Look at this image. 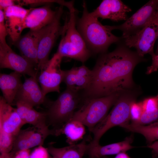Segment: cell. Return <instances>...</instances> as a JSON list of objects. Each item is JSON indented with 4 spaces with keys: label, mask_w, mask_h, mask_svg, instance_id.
<instances>
[{
    "label": "cell",
    "mask_w": 158,
    "mask_h": 158,
    "mask_svg": "<svg viewBox=\"0 0 158 158\" xmlns=\"http://www.w3.org/2000/svg\"><path fill=\"white\" fill-rule=\"evenodd\" d=\"M146 60L124 44L101 54L92 70L89 87L82 92L83 100L101 97L135 89L132 74L135 66Z\"/></svg>",
    "instance_id": "6da1fadb"
},
{
    "label": "cell",
    "mask_w": 158,
    "mask_h": 158,
    "mask_svg": "<svg viewBox=\"0 0 158 158\" xmlns=\"http://www.w3.org/2000/svg\"><path fill=\"white\" fill-rule=\"evenodd\" d=\"M81 18L77 23L78 30L90 51L95 54L106 53L111 44L119 42L121 37L113 35L107 27L99 22L87 10L84 2Z\"/></svg>",
    "instance_id": "7a4b0ae2"
},
{
    "label": "cell",
    "mask_w": 158,
    "mask_h": 158,
    "mask_svg": "<svg viewBox=\"0 0 158 158\" xmlns=\"http://www.w3.org/2000/svg\"><path fill=\"white\" fill-rule=\"evenodd\" d=\"M67 8L69 11V19L63 25L62 38L56 54L61 59L66 57L84 63L90 56L91 52L76 29V11L74 4Z\"/></svg>",
    "instance_id": "3957f363"
},
{
    "label": "cell",
    "mask_w": 158,
    "mask_h": 158,
    "mask_svg": "<svg viewBox=\"0 0 158 158\" xmlns=\"http://www.w3.org/2000/svg\"><path fill=\"white\" fill-rule=\"evenodd\" d=\"M140 93L139 90L135 89L121 94L110 113L90 131L93 136L91 144H99L102 137L111 128L129 123L131 105Z\"/></svg>",
    "instance_id": "277c9868"
},
{
    "label": "cell",
    "mask_w": 158,
    "mask_h": 158,
    "mask_svg": "<svg viewBox=\"0 0 158 158\" xmlns=\"http://www.w3.org/2000/svg\"><path fill=\"white\" fill-rule=\"evenodd\" d=\"M83 102L80 93L66 88L56 100L49 103L46 113L47 123L54 129L61 127L72 118Z\"/></svg>",
    "instance_id": "5b68a950"
},
{
    "label": "cell",
    "mask_w": 158,
    "mask_h": 158,
    "mask_svg": "<svg viewBox=\"0 0 158 158\" xmlns=\"http://www.w3.org/2000/svg\"><path fill=\"white\" fill-rule=\"evenodd\" d=\"M121 93L83 100L71 119L80 122L90 132L106 117Z\"/></svg>",
    "instance_id": "8992f818"
},
{
    "label": "cell",
    "mask_w": 158,
    "mask_h": 158,
    "mask_svg": "<svg viewBox=\"0 0 158 158\" xmlns=\"http://www.w3.org/2000/svg\"><path fill=\"white\" fill-rule=\"evenodd\" d=\"M63 6L60 5L57 8V13L53 20L43 27L38 47V71H42L48 63L50 52L56 40L62 34L63 26L61 25L60 21Z\"/></svg>",
    "instance_id": "52a82bcc"
},
{
    "label": "cell",
    "mask_w": 158,
    "mask_h": 158,
    "mask_svg": "<svg viewBox=\"0 0 158 158\" xmlns=\"http://www.w3.org/2000/svg\"><path fill=\"white\" fill-rule=\"evenodd\" d=\"M158 38V11L150 22L142 30L133 35L122 38L123 44L128 48L134 47L142 57L154 52V47Z\"/></svg>",
    "instance_id": "ba28073f"
},
{
    "label": "cell",
    "mask_w": 158,
    "mask_h": 158,
    "mask_svg": "<svg viewBox=\"0 0 158 158\" xmlns=\"http://www.w3.org/2000/svg\"><path fill=\"white\" fill-rule=\"evenodd\" d=\"M158 11V0H151L142 7L122 24L115 26L107 25L111 31L119 30L123 32L124 38L139 32L152 20Z\"/></svg>",
    "instance_id": "9c48e42d"
},
{
    "label": "cell",
    "mask_w": 158,
    "mask_h": 158,
    "mask_svg": "<svg viewBox=\"0 0 158 158\" xmlns=\"http://www.w3.org/2000/svg\"><path fill=\"white\" fill-rule=\"evenodd\" d=\"M61 59L55 54L37 76L38 81L45 96L50 92H60V85L63 81L64 72L60 68Z\"/></svg>",
    "instance_id": "30bf717a"
},
{
    "label": "cell",
    "mask_w": 158,
    "mask_h": 158,
    "mask_svg": "<svg viewBox=\"0 0 158 158\" xmlns=\"http://www.w3.org/2000/svg\"><path fill=\"white\" fill-rule=\"evenodd\" d=\"M0 67L8 68L30 77L38 76V71L22 56L15 52L8 45L0 44Z\"/></svg>",
    "instance_id": "8fae6325"
},
{
    "label": "cell",
    "mask_w": 158,
    "mask_h": 158,
    "mask_svg": "<svg viewBox=\"0 0 158 158\" xmlns=\"http://www.w3.org/2000/svg\"><path fill=\"white\" fill-rule=\"evenodd\" d=\"M54 132L53 129H42L34 126L21 130L15 138L11 152L15 154L21 150L42 145L48 135H54Z\"/></svg>",
    "instance_id": "7c38bea8"
},
{
    "label": "cell",
    "mask_w": 158,
    "mask_h": 158,
    "mask_svg": "<svg viewBox=\"0 0 158 158\" xmlns=\"http://www.w3.org/2000/svg\"><path fill=\"white\" fill-rule=\"evenodd\" d=\"M30 11V9H25L18 4L8 7L3 10L8 35L13 43L20 37L25 29V20Z\"/></svg>",
    "instance_id": "4fadbf2b"
},
{
    "label": "cell",
    "mask_w": 158,
    "mask_h": 158,
    "mask_svg": "<svg viewBox=\"0 0 158 158\" xmlns=\"http://www.w3.org/2000/svg\"><path fill=\"white\" fill-rule=\"evenodd\" d=\"M43 30V28L36 30H30L14 43L21 56L34 66L37 70L38 47Z\"/></svg>",
    "instance_id": "5bb4252c"
},
{
    "label": "cell",
    "mask_w": 158,
    "mask_h": 158,
    "mask_svg": "<svg viewBox=\"0 0 158 158\" xmlns=\"http://www.w3.org/2000/svg\"><path fill=\"white\" fill-rule=\"evenodd\" d=\"M45 100L38 83L37 76L26 79L18 90L14 102L20 101L33 107L43 103Z\"/></svg>",
    "instance_id": "9a60e30c"
},
{
    "label": "cell",
    "mask_w": 158,
    "mask_h": 158,
    "mask_svg": "<svg viewBox=\"0 0 158 158\" xmlns=\"http://www.w3.org/2000/svg\"><path fill=\"white\" fill-rule=\"evenodd\" d=\"M131 11L128 6L120 0H104L93 12V16L98 18L109 19L115 22L126 20L127 13Z\"/></svg>",
    "instance_id": "2e32d148"
},
{
    "label": "cell",
    "mask_w": 158,
    "mask_h": 158,
    "mask_svg": "<svg viewBox=\"0 0 158 158\" xmlns=\"http://www.w3.org/2000/svg\"><path fill=\"white\" fill-rule=\"evenodd\" d=\"M24 124L16 108L8 104L2 96L0 97V129L15 138Z\"/></svg>",
    "instance_id": "e0dca14e"
},
{
    "label": "cell",
    "mask_w": 158,
    "mask_h": 158,
    "mask_svg": "<svg viewBox=\"0 0 158 158\" xmlns=\"http://www.w3.org/2000/svg\"><path fill=\"white\" fill-rule=\"evenodd\" d=\"M92 77V70L84 65L64 71L63 81L66 88L80 93L89 86Z\"/></svg>",
    "instance_id": "ac0fdd59"
},
{
    "label": "cell",
    "mask_w": 158,
    "mask_h": 158,
    "mask_svg": "<svg viewBox=\"0 0 158 158\" xmlns=\"http://www.w3.org/2000/svg\"><path fill=\"white\" fill-rule=\"evenodd\" d=\"M48 4L41 7L30 8L24 21V29L36 30L41 29L51 23L54 19L57 12L51 9Z\"/></svg>",
    "instance_id": "d6986e66"
},
{
    "label": "cell",
    "mask_w": 158,
    "mask_h": 158,
    "mask_svg": "<svg viewBox=\"0 0 158 158\" xmlns=\"http://www.w3.org/2000/svg\"><path fill=\"white\" fill-rule=\"evenodd\" d=\"M133 141V135L126 137L123 141L104 146L99 144H88L86 154L89 158H102L106 156L117 154L126 152L135 147L131 145Z\"/></svg>",
    "instance_id": "ffe728a7"
},
{
    "label": "cell",
    "mask_w": 158,
    "mask_h": 158,
    "mask_svg": "<svg viewBox=\"0 0 158 158\" xmlns=\"http://www.w3.org/2000/svg\"><path fill=\"white\" fill-rule=\"evenodd\" d=\"M17 112L24 124L29 123L42 129L48 128L46 113L39 112L23 102H15Z\"/></svg>",
    "instance_id": "44dd1931"
},
{
    "label": "cell",
    "mask_w": 158,
    "mask_h": 158,
    "mask_svg": "<svg viewBox=\"0 0 158 158\" xmlns=\"http://www.w3.org/2000/svg\"><path fill=\"white\" fill-rule=\"evenodd\" d=\"M21 76V74L15 71L0 74V88L3 97L11 105L13 104L16 94L23 84Z\"/></svg>",
    "instance_id": "7402d4cb"
},
{
    "label": "cell",
    "mask_w": 158,
    "mask_h": 158,
    "mask_svg": "<svg viewBox=\"0 0 158 158\" xmlns=\"http://www.w3.org/2000/svg\"><path fill=\"white\" fill-rule=\"evenodd\" d=\"M85 126L80 122L71 119L61 127L53 129L54 135L64 134L66 137V142L69 145L75 144L83 138L85 134Z\"/></svg>",
    "instance_id": "603a6c76"
},
{
    "label": "cell",
    "mask_w": 158,
    "mask_h": 158,
    "mask_svg": "<svg viewBox=\"0 0 158 158\" xmlns=\"http://www.w3.org/2000/svg\"><path fill=\"white\" fill-rule=\"evenodd\" d=\"M88 144L84 139L78 144L56 148L50 146L47 148L49 153L55 158H83L86 154Z\"/></svg>",
    "instance_id": "cb8c5ba5"
},
{
    "label": "cell",
    "mask_w": 158,
    "mask_h": 158,
    "mask_svg": "<svg viewBox=\"0 0 158 158\" xmlns=\"http://www.w3.org/2000/svg\"><path fill=\"white\" fill-rule=\"evenodd\" d=\"M120 127L142 135L145 138L148 145L158 140V121L145 125L128 123L122 125Z\"/></svg>",
    "instance_id": "d4e9b609"
},
{
    "label": "cell",
    "mask_w": 158,
    "mask_h": 158,
    "mask_svg": "<svg viewBox=\"0 0 158 158\" xmlns=\"http://www.w3.org/2000/svg\"><path fill=\"white\" fill-rule=\"evenodd\" d=\"M158 121V108L143 112L139 119L133 123L145 125Z\"/></svg>",
    "instance_id": "484cf974"
},
{
    "label": "cell",
    "mask_w": 158,
    "mask_h": 158,
    "mask_svg": "<svg viewBox=\"0 0 158 158\" xmlns=\"http://www.w3.org/2000/svg\"><path fill=\"white\" fill-rule=\"evenodd\" d=\"M143 113L141 102H135L131 104L130 110V118L131 123H134L138 120Z\"/></svg>",
    "instance_id": "4316f807"
},
{
    "label": "cell",
    "mask_w": 158,
    "mask_h": 158,
    "mask_svg": "<svg viewBox=\"0 0 158 158\" xmlns=\"http://www.w3.org/2000/svg\"><path fill=\"white\" fill-rule=\"evenodd\" d=\"M8 35L5 22L4 11L0 10V44H7L6 37Z\"/></svg>",
    "instance_id": "83f0119b"
},
{
    "label": "cell",
    "mask_w": 158,
    "mask_h": 158,
    "mask_svg": "<svg viewBox=\"0 0 158 158\" xmlns=\"http://www.w3.org/2000/svg\"><path fill=\"white\" fill-rule=\"evenodd\" d=\"M47 148L38 146L30 153L29 158H49Z\"/></svg>",
    "instance_id": "f1b7e54d"
},
{
    "label": "cell",
    "mask_w": 158,
    "mask_h": 158,
    "mask_svg": "<svg viewBox=\"0 0 158 158\" xmlns=\"http://www.w3.org/2000/svg\"><path fill=\"white\" fill-rule=\"evenodd\" d=\"M59 0H24L16 1L18 5L21 6L28 5H36L50 4L53 3H58Z\"/></svg>",
    "instance_id": "f546056e"
},
{
    "label": "cell",
    "mask_w": 158,
    "mask_h": 158,
    "mask_svg": "<svg viewBox=\"0 0 158 158\" xmlns=\"http://www.w3.org/2000/svg\"><path fill=\"white\" fill-rule=\"evenodd\" d=\"M150 55L152 57V64L147 68L146 73L147 75L156 71L158 69V54H156L154 52Z\"/></svg>",
    "instance_id": "4dcf8cb0"
},
{
    "label": "cell",
    "mask_w": 158,
    "mask_h": 158,
    "mask_svg": "<svg viewBox=\"0 0 158 158\" xmlns=\"http://www.w3.org/2000/svg\"><path fill=\"white\" fill-rule=\"evenodd\" d=\"M30 153V149L21 150L15 153L14 158H29Z\"/></svg>",
    "instance_id": "1f68e13d"
},
{
    "label": "cell",
    "mask_w": 158,
    "mask_h": 158,
    "mask_svg": "<svg viewBox=\"0 0 158 158\" xmlns=\"http://www.w3.org/2000/svg\"><path fill=\"white\" fill-rule=\"evenodd\" d=\"M16 1L13 0H0V10L3 11L5 8L15 5Z\"/></svg>",
    "instance_id": "d6a6232c"
},
{
    "label": "cell",
    "mask_w": 158,
    "mask_h": 158,
    "mask_svg": "<svg viewBox=\"0 0 158 158\" xmlns=\"http://www.w3.org/2000/svg\"><path fill=\"white\" fill-rule=\"evenodd\" d=\"M147 147L152 150V153L153 158L158 157V141L147 145Z\"/></svg>",
    "instance_id": "836d02e7"
},
{
    "label": "cell",
    "mask_w": 158,
    "mask_h": 158,
    "mask_svg": "<svg viewBox=\"0 0 158 158\" xmlns=\"http://www.w3.org/2000/svg\"><path fill=\"white\" fill-rule=\"evenodd\" d=\"M15 154L10 152L1 153L0 158H14Z\"/></svg>",
    "instance_id": "e575fe53"
},
{
    "label": "cell",
    "mask_w": 158,
    "mask_h": 158,
    "mask_svg": "<svg viewBox=\"0 0 158 158\" xmlns=\"http://www.w3.org/2000/svg\"><path fill=\"white\" fill-rule=\"evenodd\" d=\"M156 53L155 54H158V44L157 48Z\"/></svg>",
    "instance_id": "d590c367"
},
{
    "label": "cell",
    "mask_w": 158,
    "mask_h": 158,
    "mask_svg": "<svg viewBox=\"0 0 158 158\" xmlns=\"http://www.w3.org/2000/svg\"><path fill=\"white\" fill-rule=\"evenodd\" d=\"M49 158H55L53 157H49Z\"/></svg>",
    "instance_id": "8d00e7d4"
},
{
    "label": "cell",
    "mask_w": 158,
    "mask_h": 158,
    "mask_svg": "<svg viewBox=\"0 0 158 158\" xmlns=\"http://www.w3.org/2000/svg\"><path fill=\"white\" fill-rule=\"evenodd\" d=\"M88 158H89L88 157Z\"/></svg>",
    "instance_id": "74e56055"
}]
</instances>
